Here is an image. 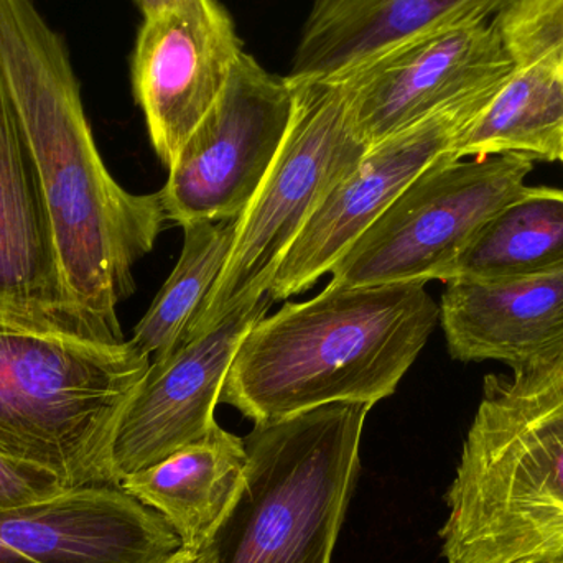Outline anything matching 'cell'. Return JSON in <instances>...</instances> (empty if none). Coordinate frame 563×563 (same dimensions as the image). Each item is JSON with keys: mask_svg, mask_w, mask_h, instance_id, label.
I'll list each match as a JSON object with an SVG mask.
<instances>
[{"mask_svg": "<svg viewBox=\"0 0 563 563\" xmlns=\"http://www.w3.org/2000/svg\"><path fill=\"white\" fill-rule=\"evenodd\" d=\"M0 79L38 165L66 284L124 343L118 305L134 294L132 271L164 230L161 191L131 194L109 174L65 40L33 0H0Z\"/></svg>", "mask_w": 563, "mask_h": 563, "instance_id": "6da1fadb", "label": "cell"}, {"mask_svg": "<svg viewBox=\"0 0 563 563\" xmlns=\"http://www.w3.org/2000/svg\"><path fill=\"white\" fill-rule=\"evenodd\" d=\"M427 284L330 282L261 318L224 379L221 402L254 423L334 402L376 406L396 393L440 321Z\"/></svg>", "mask_w": 563, "mask_h": 563, "instance_id": "7a4b0ae2", "label": "cell"}, {"mask_svg": "<svg viewBox=\"0 0 563 563\" xmlns=\"http://www.w3.org/2000/svg\"><path fill=\"white\" fill-rule=\"evenodd\" d=\"M488 376L440 529L446 563H563V357Z\"/></svg>", "mask_w": 563, "mask_h": 563, "instance_id": "3957f363", "label": "cell"}, {"mask_svg": "<svg viewBox=\"0 0 563 563\" xmlns=\"http://www.w3.org/2000/svg\"><path fill=\"white\" fill-rule=\"evenodd\" d=\"M371 404L334 402L244 439L236 501L201 548L207 563H331L361 470Z\"/></svg>", "mask_w": 563, "mask_h": 563, "instance_id": "277c9868", "label": "cell"}, {"mask_svg": "<svg viewBox=\"0 0 563 563\" xmlns=\"http://www.w3.org/2000/svg\"><path fill=\"white\" fill-rule=\"evenodd\" d=\"M151 366L131 343L36 333L0 321V453L66 488L114 485L111 452Z\"/></svg>", "mask_w": 563, "mask_h": 563, "instance_id": "5b68a950", "label": "cell"}, {"mask_svg": "<svg viewBox=\"0 0 563 563\" xmlns=\"http://www.w3.org/2000/svg\"><path fill=\"white\" fill-rule=\"evenodd\" d=\"M287 79L294 89L287 134L256 197L240 217L227 267L185 341L220 323L253 295L266 294L295 238L369 148L354 125L340 79Z\"/></svg>", "mask_w": 563, "mask_h": 563, "instance_id": "8992f818", "label": "cell"}, {"mask_svg": "<svg viewBox=\"0 0 563 563\" xmlns=\"http://www.w3.org/2000/svg\"><path fill=\"white\" fill-rule=\"evenodd\" d=\"M534 158L525 154L452 161L423 170L331 271L333 284L446 280L473 238L528 188Z\"/></svg>", "mask_w": 563, "mask_h": 563, "instance_id": "52a82bcc", "label": "cell"}, {"mask_svg": "<svg viewBox=\"0 0 563 563\" xmlns=\"http://www.w3.org/2000/svg\"><path fill=\"white\" fill-rule=\"evenodd\" d=\"M291 112L287 76L241 53L223 95L168 167L165 218L180 227L240 218L276 161Z\"/></svg>", "mask_w": 563, "mask_h": 563, "instance_id": "ba28073f", "label": "cell"}, {"mask_svg": "<svg viewBox=\"0 0 563 563\" xmlns=\"http://www.w3.org/2000/svg\"><path fill=\"white\" fill-rule=\"evenodd\" d=\"M508 81V79H506ZM506 81L463 96L367 148L357 167L321 201L271 280L274 301L313 287L396 198L440 158ZM452 158V157H450Z\"/></svg>", "mask_w": 563, "mask_h": 563, "instance_id": "9c48e42d", "label": "cell"}, {"mask_svg": "<svg viewBox=\"0 0 563 563\" xmlns=\"http://www.w3.org/2000/svg\"><path fill=\"white\" fill-rule=\"evenodd\" d=\"M516 69L496 20L407 36L341 71L354 125L374 145Z\"/></svg>", "mask_w": 563, "mask_h": 563, "instance_id": "30bf717a", "label": "cell"}, {"mask_svg": "<svg viewBox=\"0 0 563 563\" xmlns=\"http://www.w3.org/2000/svg\"><path fill=\"white\" fill-rule=\"evenodd\" d=\"M0 321L119 344L66 284L38 165L0 79Z\"/></svg>", "mask_w": 563, "mask_h": 563, "instance_id": "8fae6325", "label": "cell"}, {"mask_svg": "<svg viewBox=\"0 0 563 563\" xmlns=\"http://www.w3.org/2000/svg\"><path fill=\"white\" fill-rule=\"evenodd\" d=\"M243 52L220 0H178L145 16L132 53V89L162 164H174Z\"/></svg>", "mask_w": 563, "mask_h": 563, "instance_id": "7c38bea8", "label": "cell"}, {"mask_svg": "<svg viewBox=\"0 0 563 563\" xmlns=\"http://www.w3.org/2000/svg\"><path fill=\"white\" fill-rule=\"evenodd\" d=\"M273 303L269 291L253 295L220 323L185 341L168 356L151 361L115 429L111 463L119 486L218 426L214 410L231 363L251 328L266 317Z\"/></svg>", "mask_w": 563, "mask_h": 563, "instance_id": "4fadbf2b", "label": "cell"}, {"mask_svg": "<svg viewBox=\"0 0 563 563\" xmlns=\"http://www.w3.org/2000/svg\"><path fill=\"white\" fill-rule=\"evenodd\" d=\"M177 532L121 486H81L0 512V563H164Z\"/></svg>", "mask_w": 563, "mask_h": 563, "instance_id": "5bb4252c", "label": "cell"}, {"mask_svg": "<svg viewBox=\"0 0 563 563\" xmlns=\"http://www.w3.org/2000/svg\"><path fill=\"white\" fill-rule=\"evenodd\" d=\"M450 354L512 371L563 357V273L503 280H450L440 301Z\"/></svg>", "mask_w": 563, "mask_h": 563, "instance_id": "9a60e30c", "label": "cell"}, {"mask_svg": "<svg viewBox=\"0 0 563 563\" xmlns=\"http://www.w3.org/2000/svg\"><path fill=\"white\" fill-rule=\"evenodd\" d=\"M512 0H313L288 76H330L400 42L496 19Z\"/></svg>", "mask_w": 563, "mask_h": 563, "instance_id": "2e32d148", "label": "cell"}, {"mask_svg": "<svg viewBox=\"0 0 563 563\" xmlns=\"http://www.w3.org/2000/svg\"><path fill=\"white\" fill-rule=\"evenodd\" d=\"M244 439L214 427L207 437L122 479L121 488L157 511L185 549H201L243 488Z\"/></svg>", "mask_w": 563, "mask_h": 563, "instance_id": "e0dca14e", "label": "cell"}, {"mask_svg": "<svg viewBox=\"0 0 563 563\" xmlns=\"http://www.w3.org/2000/svg\"><path fill=\"white\" fill-rule=\"evenodd\" d=\"M563 75L548 63L516 66L508 81L462 132L452 161L525 154L534 161H561Z\"/></svg>", "mask_w": 563, "mask_h": 563, "instance_id": "ac0fdd59", "label": "cell"}, {"mask_svg": "<svg viewBox=\"0 0 563 563\" xmlns=\"http://www.w3.org/2000/svg\"><path fill=\"white\" fill-rule=\"evenodd\" d=\"M554 273H563V188L528 187L486 221L445 284Z\"/></svg>", "mask_w": 563, "mask_h": 563, "instance_id": "d6986e66", "label": "cell"}, {"mask_svg": "<svg viewBox=\"0 0 563 563\" xmlns=\"http://www.w3.org/2000/svg\"><path fill=\"white\" fill-rule=\"evenodd\" d=\"M238 223L240 218L181 227L185 240L180 260L129 340L142 356L162 360L184 343L191 321L227 267Z\"/></svg>", "mask_w": 563, "mask_h": 563, "instance_id": "ffe728a7", "label": "cell"}, {"mask_svg": "<svg viewBox=\"0 0 563 563\" xmlns=\"http://www.w3.org/2000/svg\"><path fill=\"white\" fill-rule=\"evenodd\" d=\"M495 20L516 66L542 62L563 75V0H512Z\"/></svg>", "mask_w": 563, "mask_h": 563, "instance_id": "44dd1931", "label": "cell"}, {"mask_svg": "<svg viewBox=\"0 0 563 563\" xmlns=\"http://www.w3.org/2000/svg\"><path fill=\"white\" fill-rule=\"evenodd\" d=\"M65 489L69 488L56 473L0 453V512L52 498Z\"/></svg>", "mask_w": 563, "mask_h": 563, "instance_id": "7402d4cb", "label": "cell"}, {"mask_svg": "<svg viewBox=\"0 0 563 563\" xmlns=\"http://www.w3.org/2000/svg\"><path fill=\"white\" fill-rule=\"evenodd\" d=\"M132 2L141 10L145 19V16L154 15V13L162 12L167 7L174 5L178 0H132Z\"/></svg>", "mask_w": 563, "mask_h": 563, "instance_id": "603a6c76", "label": "cell"}, {"mask_svg": "<svg viewBox=\"0 0 563 563\" xmlns=\"http://www.w3.org/2000/svg\"><path fill=\"white\" fill-rule=\"evenodd\" d=\"M164 563H207V561H205V555L203 552H201V549L181 548L177 554L172 555V558Z\"/></svg>", "mask_w": 563, "mask_h": 563, "instance_id": "cb8c5ba5", "label": "cell"}, {"mask_svg": "<svg viewBox=\"0 0 563 563\" xmlns=\"http://www.w3.org/2000/svg\"><path fill=\"white\" fill-rule=\"evenodd\" d=\"M561 162L563 164V151H562V154H561Z\"/></svg>", "mask_w": 563, "mask_h": 563, "instance_id": "d4e9b609", "label": "cell"}]
</instances>
